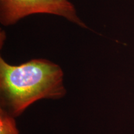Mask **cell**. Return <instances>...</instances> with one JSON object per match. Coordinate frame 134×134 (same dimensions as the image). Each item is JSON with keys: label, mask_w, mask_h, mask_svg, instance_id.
<instances>
[{"label": "cell", "mask_w": 134, "mask_h": 134, "mask_svg": "<svg viewBox=\"0 0 134 134\" xmlns=\"http://www.w3.org/2000/svg\"><path fill=\"white\" fill-rule=\"evenodd\" d=\"M63 80L61 68L48 60L33 59L11 65L1 57V109L17 117L37 100L62 98L66 93Z\"/></svg>", "instance_id": "obj_1"}, {"label": "cell", "mask_w": 134, "mask_h": 134, "mask_svg": "<svg viewBox=\"0 0 134 134\" xmlns=\"http://www.w3.org/2000/svg\"><path fill=\"white\" fill-rule=\"evenodd\" d=\"M35 14L59 16L87 28L68 0H0V22L4 26L14 25L25 17Z\"/></svg>", "instance_id": "obj_2"}, {"label": "cell", "mask_w": 134, "mask_h": 134, "mask_svg": "<svg viewBox=\"0 0 134 134\" xmlns=\"http://www.w3.org/2000/svg\"><path fill=\"white\" fill-rule=\"evenodd\" d=\"M0 134H19L13 115L1 108Z\"/></svg>", "instance_id": "obj_3"}]
</instances>
